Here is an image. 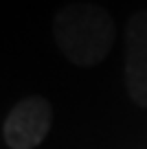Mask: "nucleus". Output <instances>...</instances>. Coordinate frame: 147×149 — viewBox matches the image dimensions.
<instances>
[{
    "mask_svg": "<svg viewBox=\"0 0 147 149\" xmlns=\"http://www.w3.org/2000/svg\"><path fill=\"white\" fill-rule=\"evenodd\" d=\"M116 26L112 15L97 2L75 0L53 18V40L75 66L90 68L101 64L112 51Z\"/></svg>",
    "mask_w": 147,
    "mask_h": 149,
    "instance_id": "obj_1",
    "label": "nucleus"
},
{
    "mask_svg": "<svg viewBox=\"0 0 147 149\" xmlns=\"http://www.w3.org/2000/svg\"><path fill=\"white\" fill-rule=\"evenodd\" d=\"M53 121V107L44 97H27L13 105L5 121V140L11 149H33L46 138Z\"/></svg>",
    "mask_w": 147,
    "mask_h": 149,
    "instance_id": "obj_2",
    "label": "nucleus"
},
{
    "mask_svg": "<svg viewBox=\"0 0 147 149\" xmlns=\"http://www.w3.org/2000/svg\"><path fill=\"white\" fill-rule=\"evenodd\" d=\"M125 88L136 105L147 107V9L136 11L125 26Z\"/></svg>",
    "mask_w": 147,
    "mask_h": 149,
    "instance_id": "obj_3",
    "label": "nucleus"
}]
</instances>
